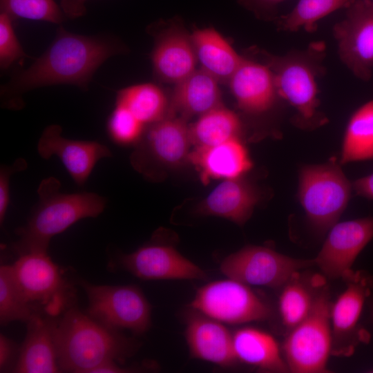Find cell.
I'll list each match as a JSON object with an SVG mask.
<instances>
[{
    "instance_id": "1",
    "label": "cell",
    "mask_w": 373,
    "mask_h": 373,
    "mask_svg": "<svg viewBox=\"0 0 373 373\" xmlns=\"http://www.w3.org/2000/svg\"><path fill=\"white\" fill-rule=\"evenodd\" d=\"M123 52V46L112 37L77 35L60 26L46 50L3 86L1 96L8 106L15 107L16 99L19 102L23 93L35 88L70 84L86 89L99 67Z\"/></svg>"
},
{
    "instance_id": "2",
    "label": "cell",
    "mask_w": 373,
    "mask_h": 373,
    "mask_svg": "<svg viewBox=\"0 0 373 373\" xmlns=\"http://www.w3.org/2000/svg\"><path fill=\"white\" fill-rule=\"evenodd\" d=\"M54 339L60 372L93 373L111 362L124 363L137 343L71 306L55 321Z\"/></svg>"
},
{
    "instance_id": "3",
    "label": "cell",
    "mask_w": 373,
    "mask_h": 373,
    "mask_svg": "<svg viewBox=\"0 0 373 373\" xmlns=\"http://www.w3.org/2000/svg\"><path fill=\"white\" fill-rule=\"evenodd\" d=\"M55 177L44 179L37 189L39 201L27 224L17 230L19 240L14 249L19 254L48 252L50 240L77 221L96 218L105 209L106 199L95 193H66Z\"/></svg>"
},
{
    "instance_id": "4",
    "label": "cell",
    "mask_w": 373,
    "mask_h": 373,
    "mask_svg": "<svg viewBox=\"0 0 373 373\" xmlns=\"http://www.w3.org/2000/svg\"><path fill=\"white\" fill-rule=\"evenodd\" d=\"M332 303L325 283L317 291L313 307L300 323L289 330L283 345V357L289 372L325 373L332 354Z\"/></svg>"
},
{
    "instance_id": "5",
    "label": "cell",
    "mask_w": 373,
    "mask_h": 373,
    "mask_svg": "<svg viewBox=\"0 0 373 373\" xmlns=\"http://www.w3.org/2000/svg\"><path fill=\"white\" fill-rule=\"evenodd\" d=\"M298 198L309 223L325 232L345 209L352 184L334 160L307 165L299 173Z\"/></svg>"
},
{
    "instance_id": "6",
    "label": "cell",
    "mask_w": 373,
    "mask_h": 373,
    "mask_svg": "<svg viewBox=\"0 0 373 373\" xmlns=\"http://www.w3.org/2000/svg\"><path fill=\"white\" fill-rule=\"evenodd\" d=\"M12 269L21 293L39 312L55 316L73 306L75 290L48 252L19 254Z\"/></svg>"
},
{
    "instance_id": "7",
    "label": "cell",
    "mask_w": 373,
    "mask_h": 373,
    "mask_svg": "<svg viewBox=\"0 0 373 373\" xmlns=\"http://www.w3.org/2000/svg\"><path fill=\"white\" fill-rule=\"evenodd\" d=\"M81 285L88 297L87 314L115 329H127L135 334L146 332L151 325V307L142 290L135 285Z\"/></svg>"
},
{
    "instance_id": "8",
    "label": "cell",
    "mask_w": 373,
    "mask_h": 373,
    "mask_svg": "<svg viewBox=\"0 0 373 373\" xmlns=\"http://www.w3.org/2000/svg\"><path fill=\"white\" fill-rule=\"evenodd\" d=\"M190 306L211 318L228 324L262 321L272 314L269 304L248 285L229 278L201 287Z\"/></svg>"
},
{
    "instance_id": "9",
    "label": "cell",
    "mask_w": 373,
    "mask_h": 373,
    "mask_svg": "<svg viewBox=\"0 0 373 373\" xmlns=\"http://www.w3.org/2000/svg\"><path fill=\"white\" fill-rule=\"evenodd\" d=\"M314 265V259L295 258L267 247L249 245L225 257L220 270L229 278L248 285L275 288Z\"/></svg>"
},
{
    "instance_id": "10",
    "label": "cell",
    "mask_w": 373,
    "mask_h": 373,
    "mask_svg": "<svg viewBox=\"0 0 373 373\" xmlns=\"http://www.w3.org/2000/svg\"><path fill=\"white\" fill-rule=\"evenodd\" d=\"M344 280L346 287L331 308L332 354L348 356L361 343L370 341V334L359 321L373 289V276L365 271H354Z\"/></svg>"
},
{
    "instance_id": "11",
    "label": "cell",
    "mask_w": 373,
    "mask_h": 373,
    "mask_svg": "<svg viewBox=\"0 0 373 373\" xmlns=\"http://www.w3.org/2000/svg\"><path fill=\"white\" fill-rule=\"evenodd\" d=\"M343 63L358 77L370 79L373 68V1L356 0L334 28Z\"/></svg>"
},
{
    "instance_id": "12",
    "label": "cell",
    "mask_w": 373,
    "mask_h": 373,
    "mask_svg": "<svg viewBox=\"0 0 373 373\" xmlns=\"http://www.w3.org/2000/svg\"><path fill=\"white\" fill-rule=\"evenodd\" d=\"M310 52L280 57L261 52L274 75L278 95L307 119L314 116L318 106L316 70Z\"/></svg>"
},
{
    "instance_id": "13",
    "label": "cell",
    "mask_w": 373,
    "mask_h": 373,
    "mask_svg": "<svg viewBox=\"0 0 373 373\" xmlns=\"http://www.w3.org/2000/svg\"><path fill=\"white\" fill-rule=\"evenodd\" d=\"M373 238V216L336 222L329 231L314 264L329 278L343 280L357 256Z\"/></svg>"
},
{
    "instance_id": "14",
    "label": "cell",
    "mask_w": 373,
    "mask_h": 373,
    "mask_svg": "<svg viewBox=\"0 0 373 373\" xmlns=\"http://www.w3.org/2000/svg\"><path fill=\"white\" fill-rule=\"evenodd\" d=\"M61 133L59 125L48 126L38 141L37 152L45 160L57 156L75 183L82 186L97 163L102 159L112 157V153L99 142L67 139Z\"/></svg>"
},
{
    "instance_id": "15",
    "label": "cell",
    "mask_w": 373,
    "mask_h": 373,
    "mask_svg": "<svg viewBox=\"0 0 373 373\" xmlns=\"http://www.w3.org/2000/svg\"><path fill=\"white\" fill-rule=\"evenodd\" d=\"M122 266L144 280L203 279L206 273L171 246L150 243L120 258Z\"/></svg>"
},
{
    "instance_id": "16",
    "label": "cell",
    "mask_w": 373,
    "mask_h": 373,
    "mask_svg": "<svg viewBox=\"0 0 373 373\" xmlns=\"http://www.w3.org/2000/svg\"><path fill=\"white\" fill-rule=\"evenodd\" d=\"M151 60L157 79L175 84L181 82L196 70L191 35L180 23L168 24L155 35Z\"/></svg>"
},
{
    "instance_id": "17",
    "label": "cell",
    "mask_w": 373,
    "mask_h": 373,
    "mask_svg": "<svg viewBox=\"0 0 373 373\" xmlns=\"http://www.w3.org/2000/svg\"><path fill=\"white\" fill-rule=\"evenodd\" d=\"M185 338L192 358L222 367L238 361L233 334L221 322L191 309L186 316Z\"/></svg>"
},
{
    "instance_id": "18",
    "label": "cell",
    "mask_w": 373,
    "mask_h": 373,
    "mask_svg": "<svg viewBox=\"0 0 373 373\" xmlns=\"http://www.w3.org/2000/svg\"><path fill=\"white\" fill-rule=\"evenodd\" d=\"M142 138L143 155L151 161L176 166L188 160L192 144L190 128L180 116L167 114L149 125Z\"/></svg>"
},
{
    "instance_id": "19",
    "label": "cell",
    "mask_w": 373,
    "mask_h": 373,
    "mask_svg": "<svg viewBox=\"0 0 373 373\" xmlns=\"http://www.w3.org/2000/svg\"><path fill=\"white\" fill-rule=\"evenodd\" d=\"M228 84L239 108L251 114L269 110L278 95L270 68L245 58Z\"/></svg>"
},
{
    "instance_id": "20",
    "label": "cell",
    "mask_w": 373,
    "mask_h": 373,
    "mask_svg": "<svg viewBox=\"0 0 373 373\" xmlns=\"http://www.w3.org/2000/svg\"><path fill=\"white\" fill-rule=\"evenodd\" d=\"M188 161L195 166L204 184L213 179L241 178L252 166L247 150L238 137L214 146L195 147Z\"/></svg>"
},
{
    "instance_id": "21",
    "label": "cell",
    "mask_w": 373,
    "mask_h": 373,
    "mask_svg": "<svg viewBox=\"0 0 373 373\" xmlns=\"http://www.w3.org/2000/svg\"><path fill=\"white\" fill-rule=\"evenodd\" d=\"M259 198L255 187L241 178L227 179L198 205L197 211L243 225L251 217Z\"/></svg>"
},
{
    "instance_id": "22",
    "label": "cell",
    "mask_w": 373,
    "mask_h": 373,
    "mask_svg": "<svg viewBox=\"0 0 373 373\" xmlns=\"http://www.w3.org/2000/svg\"><path fill=\"white\" fill-rule=\"evenodd\" d=\"M55 320L36 315L28 323V332L13 369L17 373L59 372L54 339Z\"/></svg>"
},
{
    "instance_id": "23",
    "label": "cell",
    "mask_w": 373,
    "mask_h": 373,
    "mask_svg": "<svg viewBox=\"0 0 373 373\" xmlns=\"http://www.w3.org/2000/svg\"><path fill=\"white\" fill-rule=\"evenodd\" d=\"M218 81L201 68L175 84L169 102V115L185 119L198 116L220 105Z\"/></svg>"
},
{
    "instance_id": "24",
    "label": "cell",
    "mask_w": 373,
    "mask_h": 373,
    "mask_svg": "<svg viewBox=\"0 0 373 373\" xmlns=\"http://www.w3.org/2000/svg\"><path fill=\"white\" fill-rule=\"evenodd\" d=\"M191 39L200 68L218 82L228 83L244 58L213 28L196 29Z\"/></svg>"
},
{
    "instance_id": "25",
    "label": "cell",
    "mask_w": 373,
    "mask_h": 373,
    "mask_svg": "<svg viewBox=\"0 0 373 373\" xmlns=\"http://www.w3.org/2000/svg\"><path fill=\"white\" fill-rule=\"evenodd\" d=\"M233 347L238 361L263 371L289 372L276 340L266 332L240 328L233 334Z\"/></svg>"
},
{
    "instance_id": "26",
    "label": "cell",
    "mask_w": 373,
    "mask_h": 373,
    "mask_svg": "<svg viewBox=\"0 0 373 373\" xmlns=\"http://www.w3.org/2000/svg\"><path fill=\"white\" fill-rule=\"evenodd\" d=\"M115 104L126 107L145 126L164 118L169 107L164 90L151 83L133 85L119 90Z\"/></svg>"
},
{
    "instance_id": "27",
    "label": "cell",
    "mask_w": 373,
    "mask_h": 373,
    "mask_svg": "<svg viewBox=\"0 0 373 373\" xmlns=\"http://www.w3.org/2000/svg\"><path fill=\"white\" fill-rule=\"evenodd\" d=\"M323 279L313 277L310 282L303 279L300 272L295 274L283 287L279 297L278 307L283 324L289 330L291 329L311 312L319 286Z\"/></svg>"
},
{
    "instance_id": "28",
    "label": "cell",
    "mask_w": 373,
    "mask_h": 373,
    "mask_svg": "<svg viewBox=\"0 0 373 373\" xmlns=\"http://www.w3.org/2000/svg\"><path fill=\"white\" fill-rule=\"evenodd\" d=\"M189 128L192 144L210 146L238 137L241 124L234 112L220 105L200 115Z\"/></svg>"
},
{
    "instance_id": "29",
    "label": "cell",
    "mask_w": 373,
    "mask_h": 373,
    "mask_svg": "<svg viewBox=\"0 0 373 373\" xmlns=\"http://www.w3.org/2000/svg\"><path fill=\"white\" fill-rule=\"evenodd\" d=\"M373 159V101L361 106L351 117L345 133L343 164Z\"/></svg>"
},
{
    "instance_id": "30",
    "label": "cell",
    "mask_w": 373,
    "mask_h": 373,
    "mask_svg": "<svg viewBox=\"0 0 373 373\" xmlns=\"http://www.w3.org/2000/svg\"><path fill=\"white\" fill-rule=\"evenodd\" d=\"M41 314L23 297L15 282L12 265L0 267V322L6 325L12 321L28 323Z\"/></svg>"
},
{
    "instance_id": "31",
    "label": "cell",
    "mask_w": 373,
    "mask_h": 373,
    "mask_svg": "<svg viewBox=\"0 0 373 373\" xmlns=\"http://www.w3.org/2000/svg\"><path fill=\"white\" fill-rule=\"evenodd\" d=\"M356 0H299L294 9L282 17L280 25L289 31L300 28L310 32L323 17L341 8H347Z\"/></svg>"
},
{
    "instance_id": "32",
    "label": "cell",
    "mask_w": 373,
    "mask_h": 373,
    "mask_svg": "<svg viewBox=\"0 0 373 373\" xmlns=\"http://www.w3.org/2000/svg\"><path fill=\"white\" fill-rule=\"evenodd\" d=\"M1 12L12 20L24 19L59 24L64 13L55 0H0Z\"/></svg>"
},
{
    "instance_id": "33",
    "label": "cell",
    "mask_w": 373,
    "mask_h": 373,
    "mask_svg": "<svg viewBox=\"0 0 373 373\" xmlns=\"http://www.w3.org/2000/svg\"><path fill=\"white\" fill-rule=\"evenodd\" d=\"M146 128L136 117L126 107L115 104L108 117V135L116 144L129 145L139 142Z\"/></svg>"
},
{
    "instance_id": "34",
    "label": "cell",
    "mask_w": 373,
    "mask_h": 373,
    "mask_svg": "<svg viewBox=\"0 0 373 373\" xmlns=\"http://www.w3.org/2000/svg\"><path fill=\"white\" fill-rule=\"evenodd\" d=\"M13 20L0 13V68L8 69L15 61L28 57L23 51L12 25Z\"/></svg>"
},
{
    "instance_id": "35",
    "label": "cell",
    "mask_w": 373,
    "mask_h": 373,
    "mask_svg": "<svg viewBox=\"0 0 373 373\" xmlns=\"http://www.w3.org/2000/svg\"><path fill=\"white\" fill-rule=\"evenodd\" d=\"M25 159L18 158L11 165H1L0 169V223L2 225L10 203V182L15 173L26 169Z\"/></svg>"
},
{
    "instance_id": "36",
    "label": "cell",
    "mask_w": 373,
    "mask_h": 373,
    "mask_svg": "<svg viewBox=\"0 0 373 373\" xmlns=\"http://www.w3.org/2000/svg\"><path fill=\"white\" fill-rule=\"evenodd\" d=\"M87 0H61L60 7L66 16L75 19L84 15L86 12L84 6Z\"/></svg>"
},
{
    "instance_id": "37",
    "label": "cell",
    "mask_w": 373,
    "mask_h": 373,
    "mask_svg": "<svg viewBox=\"0 0 373 373\" xmlns=\"http://www.w3.org/2000/svg\"><path fill=\"white\" fill-rule=\"evenodd\" d=\"M14 343L5 335H0V370L3 372L8 365L14 352Z\"/></svg>"
},
{
    "instance_id": "38",
    "label": "cell",
    "mask_w": 373,
    "mask_h": 373,
    "mask_svg": "<svg viewBox=\"0 0 373 373\" xmlns=\"http://www.w3.org/2000/svg\"><path fill=\"white\" fill-rule=\"evenodd\" d=\"M352 188L357 195L373 199V173L355 180Z\"/></svg>"
},
{
    "instance_id": "39",
    "label": "cell",
    "mask_w": 373,
    "mask_h": 373,
    "mask_svg": "<svg viewBox=\"0 0 373 373\" xmlns=\"http://www.w3.org/2000/svg\"><path fill=\"white\" fill-rule=\"evenodd\" d=\"M261 6H272L285 0H245Z\"/></svg>"
},
{
    "instance_id": "40",
    "label": "cell",
    "mask_w": 373,
    "mask_h": 373,
    "mask_svg": "<svg viewBox=\"0 0 373 373\" xmlns=\"http://www.w3.org/2000/svg\"><path fill=\"white\" fill-rule=\"evenodd\" d=\"M370 316L373 321V300L370 303Z\"/></svg>"
},
{
    "instance_id": "41",
    "label": "cell",
    "mask_w": 373,
    "mask_h": 373,
    "mask_svg": "<svg viewBox=\"0 0 373 373\" xmlns=\"http://www.w3.org/2000/svg\"><path fill=\"white\" fill-rule=\"evenodd\" d=\"M373 1V0H372Z\"/></svg>"
}]
</instances>
